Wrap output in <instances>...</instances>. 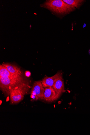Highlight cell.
<instances>
[{
	"instance_id": "5",
	"label": "cell",
	"mask_w": 90,
	"mask_h": 135,
	"mask_svg": "<svg viewBox=\"0 0 90 135\" xmlns=\"http://www.w3.org/2000/svg\"><path fill=\"white\" fill-rule=\"evenodd\" d=\"M60 96L58 94L53 87L45 88L44 100L48 102H52L56 100Z\"/></svg>"
},
{
	"instance_id": "3",
	"label": "cell",
	"mask_w": 90,
	"mask_h": 135,
	"mask_svg": "<svg viewBox=\"0 0 90 135\" xmlns=\"http://www.w3.org/2000/svg\"><path fill=\"white\" fill-rule=\"evenodd\" d=\"M28 87V83L26 82L11 89L10 91L11 102L12 104H16L22 100Z\"/></svg>"
},
{
	"instance_id": "12",
	"label": "cell",
	"mask_w": 90,
	"mask_h": 135,
	"mask_svg": "<svg viewBox=\"0 0 90 135\" xmlns=\"http://www.w3.org/2000/svg\"><path fill=\"white\" fill-rule=\"evenodd\" d=\"M88 52H89V55H90V49H89V51Z\"/></svg>"
},
{
	"instance_id": "10",
	"label": "cell",
	"mask_w": 90,
	"mask_h": 135,
	"mask_svg": "<svg viewBox=\"0 0 90 135\" xmlns=\"http://www.w3.org/2000/svg\"><path fill=\"white\" fill-rule=\"evenodd\" d=\"M63 1L67 4L78 8L80 7L84 1L78 0H63Z\"/></svg>"
},
{
	"instance_id": "2",
	"label": "cell",
	"mask_w": 90,
	"mask_h": 135,
	"mask_svg": "<svg viewBox=\"0 0 90 135\" xmlns=\"http://www.w3.org/2000/svg\"><path fill=\"white\" fill-rule=\"evenodd\" d=\"M26 82L22 76L15 78H0L1 90L4 93L8 94H10V91L12 88Z\"/></svg>"
},
{
	"instance_id": "4",
	"label": "cell",
	"mask_w": 90,
	"mask_h": 135,
	"mask_svg": "<svg viewBox=\"0 0 90 135\" xmlns=\"http://www.w3.org/2000/svg\"><path fill=\"white\" fill-rule=\"evenodd\" d=\"M45 90L41 81H35L31 90V97L32 99L36 100H44Z\"/></svg>"
},
{
	"instance_id": "1",
	"label": "cell",
	"mask_w": 90,
	"mask_h": 135,
	"mask_svg": "<svg viewBox=\"0 0 90 135\" xmlns=\"http://www.w3.org/2000/svg\"><path fill=\"white\" fill-rule=\"evenodd\" d=\"M41 6L58 14L68 13L75 9L74 7L67 4L61 0L47 1Z\"/></svg>"
},
{
	"instance_id": "8",
	"label": "cell",
	"mask_w": 90,
	"mask_h": 135,
	"mask_svg": "<svg viewBox=\"0 0 90 135\" xmlns=\"http://www.w3.org/2000/svg\"><path fill=\"white\" fill-rule=\"evenodd\" d=\"M52 87L56 93L60 96L65 91L64 83L62 79L57 80Z\"/></svg>"
},
{
	"instance_id": "6",
	"label": "cell",
	"mask_w": 90,
	"mask_h": 135,
	"mask_svg": "<svg viewBox=\"0 0 90 135\" xmlns=\"http://www.w3.org/2000/svg\"><path fill=\"white\" fill-rule=\"evenodd\" d=\"M59 79H62V74L60 72L53 76L46 77L41 81L43 87L46 88L52 87L56 81Z\"/></svg>"
},
{
	"instance_id": "7",
	"label": "cell",
	"mask_w": 90,
	"mask_h": 135,
	"mask_svg": "<svg viewBox=\"0 0 90 135\" xmlns=\"http://www.w3.org/2000/svg\"><path fill=\"white\" fill-rule=\"evenodd\" d=\"M2 65L4 66L11 74L17 77L22 76V72L20 68L15 65L9 63H3Z\"/></svg>"
},
{
	"instance_id": "11",
	"label": "cell",
	"mask_w": 90,
	"mask_h": 135,
	"mask_svg": "<svg viewBox=\"0 0 90 135\" xmlns=\"http://www.w3.org/2000/svg\"><path fill=\"white\" fill-rule=\"evenodd\" d=\"M31 73L30 72L27 71L25 73V75L26 76L29 77L31 76Z\"/></svg>"
},
{
	"instance_id": "9",
	"label": "cell",
	"mask_w": 90,
	"mask_h": 135,
	"mask_svg": "<svg viewBox=\"0 0 90 135\" xmlns=\"http://www.w3.org/2000/svg\"><path fill=\"white\" fill-rule=\"evenodd\" d=\"M3 77L15 78L18 77H17L11 74L7 69L4 66L2 65H0V78Z\"/></svg>"
}]
</instances>
